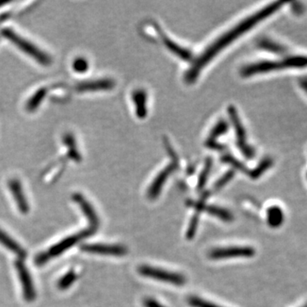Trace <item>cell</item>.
<instances>
[{"mask_svg":"<svg viewBox=\"0 0 307 307\" xmlns=\"http://www.w3.org/2000/svg\"><path fill=\"white\" fill-rule=\"evenodd\" d=\"M282 5L283 3L282 2L272 3L266 7L263 8L262 10H259L254 15L248 16L247 19H244L242 22L238 23V25L235 26L232 29H230L227 33L219 38L215 42L212 43V45L207 47V50H205L200 58H198L191 66V68L188 70L185 75V80L188 83L194 82L196 80L198 75L200 74L201 70L203 69L205 66L217 55L218 53L220 52L224 48L237 40L242 33L249 31L251 28L257 25L258 23H260L265 18L269 17L270 15L274 14L282 7Z\"/></svg>","mask_w":307,"mask_h":307,"instance_id":"cell-1","label":"cell"},{"mask_svg":"<svg viewBox=\"0 0 307 307\" xmlns=\"http://www.w3.org/2000/svg\"><path fill=\"white\" fill-rule=\"evenodd\" d=\"M307 68V56H294L285 58L282 60L264 61L260 63H252L242 68V75L245 77L252 75L269 73L286 68Z\"/></svg>","mask_w":307,"mask_h":307,"instance_id":"cell-2","label":"cell"},{"mask_svg":"<svg viewBox=\"0 0 307 307\" xmlns=\"http://www.w3.org/2000/svg\"><path fill=\"white\" fill-rule=\"evenodd\" d=\"M97 230H98L97 229L90 227L86 229V230L77 233V234L66 238L65 239H63V241H61L57 244L54 245L53 247H50L45 252H41V254L38 255L36 260H35V262L38 265H45L48 261L52 260L53 258L58 257V256L65 252L66 250L70 249L74 245L77 244L78 242H80L83 239L95 234Z\"/></svg>","mask_w":307,"mask_h":307,"instance_id":"cell-3","label":"cell"},{"mask_svg":"<svg viewBox=\"0 0 307 307\" xmlns=\"http://www.w3.org/2000/svg\"><path fill=\"white\" fill-rule=\"evenodd\" d=\"M2 34L5 38L9 39L11 42L14 43L17 47L20 48L21 50L34 58L38 63H40L42 65H50L51 59L49 56L46 55L45 52H43L42 50H39L33 44H31L30 42H28L23 38L18 36L15 32H13L10 29H4L2 31Z\"/></svg>","mask_w":307,"mask_h":307,"instance_id":"cell-4","label":"cell"},{"mask_svg":"<svg viewBox=\"0 0 307 307\" xmlns=\"http://www.w3.org/2000/svg\"><path fill=\"white\" fill-rule=\"evenodd\" d=\"M138 273L143 277H150L160 282H168L171 284L182 286L186 280L183 275L162 270L159 268L151 267L149 265H141L138 268Z\"/></svg>","mask_w":307,"mask_h":307,"instance_id":"cell-5","label":"cell"},{"mask_svg":"<svg viewBox=\"0 0 307 307\" xmlns=\"http://www.w3.org/2000/svg\"><path fill=\"white\" fill-rule=\"evenodd\" d=\"M23 260H18L15 263V270L17 272L18 277L20 280L22 288H23V297L26 301L32 302L36 297L33 279L31 277L30 273L28 272V268L26 267Z\"/></svg>","mask_w":307,"mask_h":307,"instance_id":"cell-6","label":"cell"},{"mask_svg":"<svg viewBox=\"0 0 307 307\" xmlns=\"http://www.w3.org/2000/svg\"><path fill=\"white\" fill-rule=\"evenodd\" d=\"M255 255V250L250 247H230L216 248L209 252L212 260H224L230 258H250Z\"/></svg>","mask_w":307,"mask_h":307,"instance_id":"cell-7","label":"cell"},{"mask_svg":"<svg viewBox=\"0 0 307 307\" xmlns=\"http://www.w3.org/2000/svg\"><path fill=\"white\" fill-rule=\"evenodd\" d=\"M229 115H230V119L232 120L234 127H235L238 146L241 149V151L243 153V155L251 159L255 156V151L252 148L247 145V139H246V132H245L244 128L238 117V113L236 111L235 107H231V106L229 107Z\"/></svg>","mask_w":307,"mask_h":307,"instance_id":"cell-8","label":"cell"},{"mask_svg":"<svg viewBox=\"0 0 307 307\" xmlns=\"http://www.w3.org/2000/svg\"><path fill=\"white\" fill-rule=\"evenodd\" d=\"M81 250L88 254L116 257L125 256L128 252V248L121 245L85 244L81 247Z\"/></svg>","mask_w":307,"mask_h":307,"instance_id":"cell-9","label":"cell"},{"mask_svg":"<svg viewBox=\"0 0 307 307\" xmlns=\"http://www.w3.org/2000/svg\"><path fill=\"white\" fill-rule=\"evenodd\" d=\"M177 167L176 163H172L165 169H163L158 174L157 177H155L148 190V197L150 198V200H155V198L158 197V195H160V191L162 190L163 185L167 182L168 177L176 170Z\"/></svg>","mask_w":307,"mask_h":307,"instance_id":"cell-10","label":"cell"},{"mask_svg":"<svg viewBox=\"0 0 307 307\" xmlns=\"http://www.w3.org/2000/svg\"><path fill=\"white\" fill-rule=\"evenodd\" d=\"M73 200L75 201L82 210L83 213L87 219L88 222L90 223V227L98 230L99 226V219L91 203H88V201L80 194H75L73 195Z\"/></svg>","mask_w":307,"mask_h":307,"instance_id":"cell-11","label":"cell"},{"mask_svg":"<svg viewBox=\"0 0 307 307\" xmlns=\"http://www.w3.org/2000/svg\"><path fill=\"white\" fill-rule=\"evenodd\" d=\"M9 188H10V192L15 199V203H16V206H17L21 213H23V214L28 213L29 205L26 200L25 195L23 193V187H22L20 182L16 179L10 180L9 183Z\"/></svg>","mask_w":307,"mask_h":307,"instance_id":"cell-12","label":"cell"},{"mask_svg":"<svg viewBox=\"0 0 307 307\" xmlns=\"http://www.w3.org/2000/svg\"><path fill=\"white\" fill-rule=\"evenodd\" d=\"M115 81L110 79L86 81L79 83L76 85V91L80 93L84 92H96V91L111 90L115 86Z\"/></svg>","mask_w":307,"mask_h":307,"instance_id":"cell-13","label":"cell"},{"mask_svg":"<svg viewBox=\"0 0 307 307\" xmlns=\"http://www.w3.org/2000/svg\"><path fill=\"white\" fill-rule=\"evenodd\" d=\"M0 244L10 250V252L15 254L18 260H24L27 256L25 249L2 229H0Z\"/></svg>","mask_w":307,"mask_h":307,"instance_id":"cell-14","label":"cell"},{"mask_svg":"<svg viewBox=\"0 0 307 307\" xmlns=\"http://www.w3.org/2000/svg\"><path fill=\"white\" fill-rule=\"evenodd\" d=\"M133 99L137 117L145 118L147 115V94L143 90H136L133 93Z\"/></svg>","mask_w":307,"mask_h":307,"instance_id":"cell-15","label":"cell"},{"mask_svg":"<svg viewBox=\"0 0 307 307\" xmlns=\"http://www.w3.org/2000/svg\"><path fill=\"white\" fill-rule=\"evenodd\" d=\"M284 220L282 210L278 207H272L267 211V221L270 227H279Z\"/></svg>","mask_w":307,"mask_h":307,"instance_id":"cell-16","label":"cell"},{"mask_svg":"<svg viewBox=\"0 0 307 307\" xmlns=\"http://www.w3.org/2000/svg\"><path fill=\"white\" fill-rule=\"evenodd\" d=\"M204 211L214 217L219 218L220 220H223L225 222H231L233 220L232 213L222 207L208 206V207H205Z\"/></svg>","mask_w":307,"mask_h":307,"instance_id":"cell-17","label":"cell"},{"mask_svg":"<svg viewBox=\"0 0 307 307\" xmlns=\"http://www.w3.org/2000/svg\"><path fill=\"white\" fill-rule=\"evenodd\" d=\"M163 42L165 43V45L168 46V49L174 53L175 55L179 57L180 58H182L184 60H190L191 58V54H190L189 50L184 48L181 47L179 45L173 42L172 40H169L168 38H163Z\"/></svg>","mask_w":307,"mask_h":307,"instance_id":"cell-18","label":"cell"},{"mask_svg":"<svg viewBox=\"0 0 307 307\" xmlns=\"http://www.w3.org/2000/svg\"><path fill=\"white\" fill-rule=\"evenodd\" d=\"M78 278V274L77 272L75 270V269H72V270H70L69 272L66 273L64 276L61 277L59 281L58 282V287L59 290H66L69 288L71 286H72L74 283H75V281L77 280Z\"/></svg>","mask_w":307,"mask_h":307,"instance_id":"cell-19","label":"cell"},{"mask_svg":"<svg viewBox=\"0 0 307 307\" xmlns=\"http://www.w3.org/2000/svg\"><path fill=\"white\" fill-rule=\"evenodd\" d=\"M48 90L46 88H41L40 90L38 91L37 93H35L33 95V98H31L28 102H27L26 105V109L28 111H34L39 105L41 103L43 99L45 98L46 93H47Z\"/></svg>","mask_w":307,"mask_h":307,"instance_id":"cell-20","label":"cell"},{"mask_svg":"<svg viewBox=\"0 0 307 307\" xmlns=\"http://www.w3.org/2000/svg\"><path fill=\"white\" fill-rule=\"evenodd\" d=\"M64 142H65V145L71 150L69 155L73 160H77V161L81 160L80 154H79L77 149H76V145L75 143V138L73 137V136L70 135V134H67L65 137H64Z\"/></svg>","mask_w":307,"mask_h":307,"instance_id":"cell-21","label":"cell"},{"mask_svg":"<svg viewBox=\"0 0 307 307\" xmlns=\"http://www.w3.org/2000/svg\"><path fill=\"white\" fill-rule=\"evenodd\" d=\"M272 165V161L270 160H265L262 162L260 163V165L258 166L257 168H255V170L249 172L248 174L250 175L251 178H258V177L261 176V175L267 170L268 168H270Z\"/></svg>","mask_w":307,"mask_h":307,"instance_id":"cell-22","label":"cell"},{"mask_svg":"<svg viewBox=\"0 0 307 307\" xmlns=\"http://www.w3.org/2000/svg\"><path fill=\"white\" fill-rule=\"evenodd\" d=\"M211 168H212V161L208 160L207 163H206V166H205V168L203 169V172L201 173L199 180H198L197 187L199 190H203V187L206 185Z\"/></svg>","mask_w":307,"mask_h":307,"instance_id":"cell-23","label":"cell"},{"mask_svg":"<svg viewBox=\"0 0 307 307\" xmlns=\"http://www.w3.org/2000/svg\"><path fill=\"white\" fill-rule=\"evenodd\" d=\"M227 130V122H225L224 120H221L212 129V133L210 134V140H213L216 137H220V135H222L224 133H226Z\"/></svg>","mask_w":307,"mask_h":307,"instance_id":"cell-24","label":"cell"},{"mask_svg":"<svg viewBox=\"0 0 307 307\" xmlns=\"http://www.w3.org/2000/svg\"><path fill=\"white\" fill-rule=\"evenodd\" d=\"M188 303L190 306L192 307H222L220 305H215L213 303L208 302L207 300H203L201 298L193 297L189 298Z\"/></svg>","mask_w":307,"mask_h":307,"instance_id":"cell-25","label":"cell"},{"mask_svg":"<svg viewBox=\"0 0 307 307\" xmlns=\"http://www.w3.org/2000/svg\"><path fill=\"white\" fill-rule=\"evenodd\" d=\"M198 223H199V213L196 212L194 215V217L192 218V220H190V225H189V228H188V239L191 240L194 238V236L195 235V232H196V230H197Z\"/></svg>","mask_w":307,"mask_h":307,"instance_id":"cell-26","label":"cell"},{"mask_svg":"<svg viewBox=\"0 0 307 307\" xmlns=\"http://www.w3.org/2000/svg\"><path fill=\"white\" fill-rule=\"evenodd\" d=\"M260 47L265 49V50H270L273 52H281L283 50L281 45H277L276 43L272 42L270 40H262L260 43Z\"/></svg>","mask_w":307,"mask_h":307,"instance_id":"cell-27","label":"cell"},{"mask_svg":"<svg viewBox=\"0 0 307 307\" xmlns=\"http://www.w3.org/2000/svg\"><path fill=\"white\" fill-rule=\"evenodd\" d=\"M89 64L84 58H77L73 63V68L78 73H84L88 69Z\"/></svg>","mask_w":307,"mask_h":307,"instance_id":"cell-28","label":"cell"},{"mask_svg":"<svg viewBox=\"0 0 307 307\" xmlns=\"http://www.w3.org/2000/svg\"><path fill=\"white\" fill-rule=\"evenodd\" d=\"M223 161L225 162L229 163L230 165H232L234 168H237L238 170L241 172H243L246 173H249V172L247 171V168H245L244 166L242 165V163L238 161V160H236L235 158L231 157V156H225L223 158Z\"/></svg>","mask_w":307,"mask_h":307,"instance_id":"cell-29","label":"cell"},{"mask_svg":"<svg viewBox=\"0 0 307 307\" xmlns=\"http://www.w3.org/2000/svg\"><path fill=\"white\" fill-rule=\"evenodd\" d=\"M234 176V172L233 171H230V172H226L221 178L218 180L217 183L215 184V190H220L221 188L224 187L226 184H227L230 179L232 178Z\"/></svg>","mask_w":307,"mask_h":307,"instance_id":"cell-30","label":"cell"},{"mask_svg":"<svg viewBox=\"0 0 307 307\" xmlns=\"http://www.w3.org/2000/svg\"><path fill=\"white\" fill-rule=\"evenodd\" d=\"M143 305L145 307H166L165 305H161L160 303L154 300L152 298H147L143 300Z\"/></svg>","mask_w":307,"mask_h":307,"instance_id":"cell-31","label":"cell"},{"mask_svg":"<svg viewBox=\"0 0 307 307\" xmlns=\"http://www.w3.org/2000/svg\"><path fill=\"white\" fill-rule=\"evenodd\" d=\"M300 85L302 87L303 90L307 93V78H304L300 80Z\"/></svg>","mask_w":307,"mask_h":307,"instance_id":"cell-32","label":"cell"},{"mask_svg":"<svg viewBox=\"0 0 307 307\" xmlns=\"http://www.w3.org/2000/svg\"><path fill=\"white\" fill-rule=\"evenodd\" d=\"M304 307H307V305H305V306H304Z\"/></svg>","mask_w":307,"mask_h":307,"instance_id":"cell-33","label":"cell"}]
</instances>
